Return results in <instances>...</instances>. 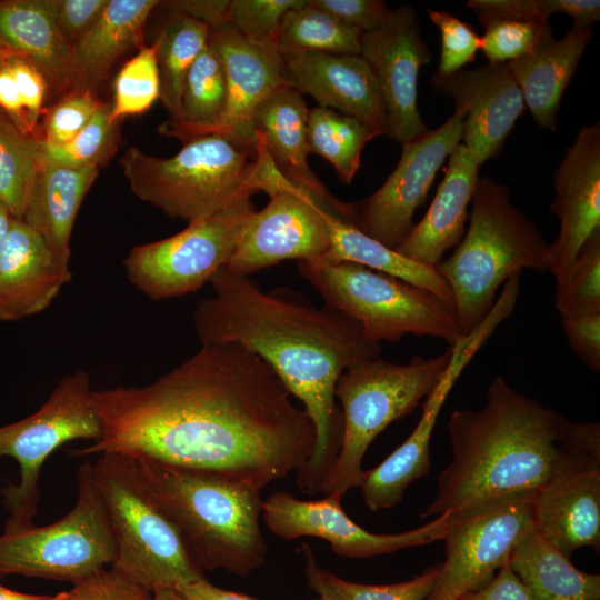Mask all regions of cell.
<instances>
[{
	"mask_svg": "<svg viewBox=\"0 0 600 600\" xmlns=\"http://www.w3.org/2000/svg\"><path fill=\"white\" fill-rule=\"evenodd\" d=\"M93 401L101 434L76 454L143 457L261 490L314 450L306 410L269 364L231 342L201 343L152 383L93 390Z\"/></svg>",
	"mask_w": 600,
	"mask_h": 600,
	"instance_id": "1",
	"label": "cell"
},
{
	"mask_svg": "<svg viewBox=\"0 0 600 600\" xmlns=\"http://www.w3.org/2000/svg\"><path fill=\"white\" fill-rule=\"evenodd\" d=\"M209 283L212 296L193 312L198 339L236 343L257 354L303 403L314 426L316 444L297 471V484L304 493H318L342 440L336 383L349 367L379 357L381 344L349 316L326 304L319 308L294 289L266 292L250 276L224 267Z\"/></svg>",
	"mask_w": 600,
	"mask_h": 600,
	"instance_id": "2",
	"label": "cell"
},
{
	"mask_svg": "<svg viewBox=\"0 0 600 600\" xmlns=\"http://www.w3.org/2000/svg\"><path fill=\"white\" fill-rule=\"evenodd\" d=\"M570 421L513 389L502 377L478 410H456L448 421L452 458L421 518L460 517L534 494L546 482Z\"/></svg>",
	"mask_w": 600,
	"mask_h": 600,
	"instance_id": "3",
	"label": "cell"
},
{
	"mask_svg": "<svg viewBox=\"0 0 600 600\" xmlns=\"http://www.w3.org/2000/svg\"><path fill=\"white\" fill-rule=\"evenodd\" d=\"M129 457L201 570L247 577L266 562L261 490L212 472Z\"/></svg>",
	"mask_w": 600,
	"mask_h": 600,
	"instance_id": "4",
	"label": "cell"
},
{
	"mask_svg": "<svg viewBox=\"0 0 600 600\" xmlns=\"http://www.w3.org/2000/svg\"><path fill=\"white\" fill-rule=\"evenodd\" d=\"M469 226L454 252L436 270L450 288L462 336L489 313L501 284L522 269L548 270V243L510 200L507 186L479 177Z\"/></svg>",
	"mask_w": 600,
	"mask_h": 600,
	"instance_id": "5",
	"label": "cell"
},
{
	"mask_svg": "<svg viewBox=\"0 0 600 600\" xmlns=\"http://www.w3.org/2000/svg\"><path fill=\"white\" fill-rule=\"evenodd\" d=\"M254 160L256 149L207 134L184 142L169 158L128 148L119 164L140 200L190 223L259 192Z\"/></svg>",
	"mask_w": 600,
	"mask_h": 600,
	"instance_id": "6",
	"label": "cell"
},
{
	"mask_svg": "<svg viewBox=\"0 0 600 600\" xmlns=\"http://www.w3.org/2000/svg\"><path fill=\"white\" fill-rule=\"evenodd\" d=\"M451 347L433 358L416 356L409 363L372 358L346 369L334 397L341 404L343 432L339 453L323 476L319 492L344 494L360 488L363 457L379 433L417 408L440 381Z\"/></svg>",
	"mask_w": 600,
	"mask_h": 600,
	"instance_id": "7",
	"label": "cell"
},
{
	"mask_svg": "<svg viewBox=\"0 0 600 600\" xmlns=\"http://www.w3.org/2000/svg\"><path fill=\"white\" fill-rule=\"evenodd\" d=\"M92 479L116 543L111 566L152 593L203 578L129 456L102 453L92 463Z\"/></svg>",
	"mask_w": 600,
	"mask_h": 600,
	"instance_id": "8",
	"label": "cell"
},
{
	"mask_svg": "<svg viewBox=\"0 0 600 600\" xmlns=\"http://www.w3.org/2000/svg\"><path fill=\"white\" fill-rule=\"evenodd\" d=\"M298 270L323 304L356 320L373 341L397 342L413 334L453 346L463 337L454 310L429 290L357 263L324 258L299 261Z\"/></svg>",
	"mask_w": 600,
	"mask_h": 600,
	"instance_id": "9",
	"label": "cell"
},
{
	"mask_svg": "<svg viewBox=\"0 0 600 600\" xmlns=\"http://www.w3.org/2000/svg\"><path fill=\"white\" fill-rule=\"evenodd\" d=\"M72 509L43 527L4 528L0 536V574H21L72 584L113 564L116 543L92 479V463L78 469Z\"/></svg>",
	"mask_w": 600,
	"mask_h": 600,
	"instance_id": "10",
	"label": "cell"
},
{
	"mask_svg": "<svg viewBox=\"0 0 600 600\" xmlns=\"http://www.w3.org/2000/svg\"><path fill=\"white\" fill-rule=\"evenodd\" d=\"M100 434L90 376L84 370L63 377L34 413L0 427V458H13L20 473L17 483L1 491L10 512L6 528L33 524L41 468L56 449L77 439L96 441Z\"/></svg>",
	"mask_w": 600,
	"mask_h": 600,
	"instance_id": "11",
	"label": "cell"
},
{
	"mask_svg": "<svg viewBox=\"0 0 600 600\" xmlns=\"http://www.w3.org/2000/svg\"><path fill=\"white\" fill-rule=\"evenodd\" d=\"M254 211L246 198L174 236L133 247L123 260L128 280L156 301L198 291L228 264Z\"/></svg>",
	"mask_w": 600,
	"mask_h": 600,
	"instance_id": "12",
	"label": "cell"
},
{
	"mask_svg": "<svg viewBox=\"0 0 600 600\" xmlns=\"http://www.w3.org/2000/svg\"><path fill=\"white\" fill-rule=\"evenodd\" d=\"M536 530L570 557L600 548V424L569 422L542 487L534 493Z\"/></svg>",
	"mask_w": 600,
	"mask_h": 600,
	"instance_id": "13",
	"label": "cell"
},
{
	"mask_svg": "<svg viewBox=\"0 0 600 600\" xmlns=\"http://www.w3.org/2000/svg\"><path fill=\"white\" fill-rule=\"evenodd\" d=\"M534 494L508 499L450 517L443 537L446 559L424 600H459L487 584L534 526Z\"/></svg>",
	"mask_w": 600,
	"mask_h": 600,
	"instance_id": "14",
	"label": "cell"
},
{
	"mask_svg": "<svg viewBox=\"0 0 600 600\" xmlns=\"http://www.w3.org/2000/svg\"><path fill=\"white\" fill-rule=\"evenodd\" d=\"M519 292L516 282H507L487 317L470 333L450 346L452 356L449 364L426 398L422 414L411 434L379 466L364 470L360 488L370 510L394 507L402 500L407 488L429 472L430 439L442 406L470 360L512 313Z\"/></svg>",
	"mask_w": 600,
	"mask_h": 600,
	"instance_id": "15",
	"label": "cell"
},
{
	"mask_svg": "<svg viewBox=\"0 0 600 600\" xmlns=\"http://www.w3.org/2000/svg\"><path fill=\"white\" fill-rule=\"evenodd\" d=\"M464 113L402 144L394 170L368 198L348 202V222L382 244L396 249L413 228V214L424 204L433 180L460 143Z\"/></svg>",
	"mask_w": 600,
	"mask_h": 600,
	"instance_id": "16",
	"label": "cell"
},
{
	"mask_svg": "<svg viewBox=\"0 0 600 600\" xmlns=\"http://www.w3.org/2000/svg\"><path fill=\"white\" fill-rule=\"evenodd\" d=\"M268 196L269 203L244 224L224 267L231 272L250 276L283 260L322 258L329 250V216L340 218L332 209L282 174Z\"/></svg>",
	"mask_w": 600,
	"mask_h": 600,
	"instance_id": "17",
	"label": "cell"
},
{
	"mask_svg": "<svg viewBox=\"0 0 600 600\" xmlns=\"http://www.w3.org/2000/svg\"><path fill=\"white\" fill-rule=\"evenodd\" d=\"M342 497L341 492L332 491L322 499L301 500L278 491L262 501L261 518L282 539L320 538L330 543L336 554L348 559H364L442 540L449 524L450 511H446L412 530L370 532L346 513Z\"/></svg>",
	"mask_w": 600,
	"mask_h": 600,
	"instance_id": "18",
	"label": "cell"
},
{
	"mask_svg": "<svg viewBox=\"0 0 600 600\" xmlns=\"http://www.w3.org/2000/svg\"><path fill=\"white\" fill-rule=\"evenodd\" d=\"M360 56L369 64L380 92L386 134L403 144L428 131L418 109V79L432 54L410 6L391 10L388 20L361 38Z\"/></svg>",
	"mask_w": 600,
	"mask_h": 600,
	"instance_id": "19",
	"label": "cell"
},
{
	"mask_svg": "<svg viewBox=\"0 0 600 600\" xmlns=\"http://www.w3.org/2000/svg\"><path fill=\"white\" fill-rule=\"evenodd\" d=\"M550 210L559 233L548 244V270L562 284L589 239L600 230V122L582 127L553 174Z\"/></svg>",
	"mask_w": 600,
	"mask_h": 600,
	"instance_id": "20",
	"label": "cell"
},
{
	"mask_svg": "<svg viewBox=\"0 0 600 600\" xmlns=\"http://www.w3.org/2000/svg\"><path fill=\"white\" fill-rule=\"evenodd\" d=\"M208 44L222 62L227 80L224 112L210 134L256 149L252 119L258 106L283 84L276 40H251L228 23L210 28Z\"/></svg>",
	"mask_w": 600,
	"mask_h": 600,
	"instance_id": "21",
	"label": "cell"
},
{
	"mask_svg": "<svg viewBox=\"0 0 600 600\" xmlns=\"http://www.w3.org/2000/svg\"><path fill=\"white\" fill-rule=\"evenodd\" d=\"M432 84L464 113L461 140L479 166L497 157L526 109L507 63L463 68L444 78L432 77Z\"/></svg>",
	"mask_w": 600,
	"mask_h": 600,
	"instance_id": "22",
	"label": "cell"
},
{
	"mask_svg": "<svg viewBox=\"0 0 600 600\" xmlns=\"http://www.w3.org/2000/svg\"><path fill=\"white\" fill-rule=\"evenodd\" d=\"M286 87L311 96L319 107L352 117L386 134L376 78L360 54L281 53Z\"/></svg>",
	"mask_w": 600,
	"mask_h": 600,
	"instance_id": "23",
	"label": "cell"
},
{
	"mask_svg": "<svg viewBox=\"0 0 600 600\" xmlns=\"http://www.w3.org/2000/svg\"><path fill=\"white\" fill-rule=\"evenodd\" d=\"M70 279L42 236L13 218L0 256V322L43 311Z\"/></svg>",
	"mask_w": 600,
	"mask_h": 600,
	"instance_id": "24",
	"label": "cell"
},
{
	"mask_svg": "<svg viewBox=\"0 0 600 600\" xmlns=\"http://www.w3.org/2000/svg\"><path fill=\"white\" fill-rule=\"evenodd\" d=\"M309 109L302 94L281 86L256 109L252 127L279 172L347 221L348 202L333 197L311 170L308 157Z\"/></svg>",
	"mask_w": 600,
	"mask_h": 600,
	"instance_id": "25",
	"label": "cell"
},
{
	"mask_svg": "<svg viewBox=\"0 0 600 600\" xmlns=\"http://www.w3.org/2000/svg\"><path fill=\"white\" fill-rule=\"evenodd\" d=\"M479 169L471 151L459 143L448 158L443 179L429 209L394 250L436 268L443 254L456 248L464 236Z\"/></svg>",
	"mask_w": 600,
	"mask_h": 600,
	"instance_id": "26",
	"label": "cell"
},
{
	"mask_svg": "<svg viewBox=\"0 0 600 600\" xmlns=\"http://www.w3.org/2000/svg\"><path fill=\"white\" fill-rule=\"evenodd\" d=\"M0 46L23 57L60 98L83 90L72 47L56 22L51 0H0Z\"/></svg>",
	"mask_w": 600,
	"mask_h": 600,
	"instance_id": "27",
	"label": "cell"
},
{
	"mask_svg": "<svg viewBox=\"0 0 600 600\" xmlns=\"http://www.w3.org/2000/svg\"><path fill=\"white\" fill-rule=\"evenodd\" d=\"M592 36L591 27L578 26L561 39L549 32L530 52L507 63L539 128L556 131L563 93Z\"/></svg>",
	"mask_w": 600,
	"mask_h": 600,
	"instance_id": "28",
	"label": "cell"
},
{
	"mask_svg": "<svg viewBox=\"0 0 600 600\" xmlns=\"http://www.w3.org/2000/svg\"><path fill=\"white\" fill-rule=\"evenodd\" d=\"M99 172L97 167L68 168L40 161L22 221L69 264L70 238L79 208Z\"/></svg>",
	"mask_w": 600,
	"mask_h": 600,
	"instance_id": "29",
	"label": "cell"
},
{
	"mask_svg": "<svg viewBox=\"0 0 600 600\" xmlns=\"http://www.w3.org/2000/svg\"><path fill=\"white\" fill-rule=\"evenodd\" d=\"M159 0H109L98 22L72 47L83 90L104 81L116 62L142 46L143 26Z\"/></svg>",
	"mask_w": 600,
	"mask_h": 600,
	"instance_id": "30",
	"label": "cell"
},
{
	"mask_svg": "<svg viewBox=\"0 0 600 600\" xmlns=\"http://www.w3.org/2000/svg\"><path fill=\"white\" fill-rule=\"evenodd\" d=\"M508 563L532 600L600 599V576L577 569L536 529L513 548Z\"/></svg>",
	"mask_w": 600,
	"mask_h": 600,
	"instance_id": "31",
	"label": "cell"
},
{
	"mask_svg": "<svg viewBox=\"0 0 600 600\" xmlns=\"http://www.w3.org/2000/svg\"><path fill=\"white\" fill-rule=\"evenodd\" d=\"M329 228L330 247L322 258L352 262L390 274L433 292L454 310L450 288L436 268L403 257L333 214L329 216Z\"/></svg>",
	"mask_w": 600,
	"mask_h": 600,
	"instance_id": "32",
	"label": "cell"
},
{
	"mask_svg": "<svg viewBox=\"0 0 600 600\" xmlns=\"http://www.w3.org/2000/svg\"><path fill=\"white\" fill-rule=\"evenodd\" d=\"M226 102L224 69L207 43L186 76L177 118L162 123L159 131L183 143L210 134L224 112Z\"/></svg>",
	"mask_w": 600,
	"mask_h": 600,
	"instance_id": "33",
	"label": "cell"
},
{
	"mask_svg": "<svg viewBox=\"0 0 600 600\" xmlns=\"http://www.w3.org/2000/svg\"><path fill=\"white\" fill-rule=\"evenodd\" d=\"M210 27L186 16H170L156 41L160 100L170 119H176L181 102L186 76L208 43Z\"/></svg>",
	"mask_w": 600,
	"mask_h": 600,
	"instance_id": "34",
	"label": "cell"
},
{
	"mask_svg": "<svg viewBox=\"0 0 600 600\" xmlns=\"http://www.w3.org/2000/svg\"><path fill=\"white\" fill-rule=\"evenodd\" d=\"M307 132L310 153L329 161L343 184L359 170L364 146L379 136L358 119L319 106L309 109Z\"/></svg>",
	"mask_w": 600,
	"mask_h": 600,
	"instance_id": "35",
	"label": "cell"
},
{
	"mask_svg": "<svg viewBox=\"0 0 600 600\" xmlns=\"http://www.w3.org/2000/svg\"><path fill=\"white\" fill-rule=\"evenodd\" d=\"M362 32L306 4L283 17L276 42L283 53L360 54Z\"/></svg>",
	"mask_w": 600,
	"mask_h": 600,
	"instance_id": "36",
	"label": "cell"
},
{
	"mask_svg": "<svg viewBox=\"0 0 600 600\" xmlns=\"http://www.w3.org/2000/svg\"><path fill=\"white\" fill-rule=\"evenodd\" d=\"M40 167V136L19 130L0 109V202L22 220Z\"/></svg>",
	"mask_w": 600,
	"mask_h": 600,
	"instance_id": "37",
	"label": "cell"
},
{
	"mask_svg": "<svg viewBox=\"0 0 600 600\" xmlns=\"http://www.w3.org/2000/svg\"><path fill=\"white\" fill-rule=\"evenodd\" d=\"M102 103L91 121L72 140L52 146L40 140V161L68 168L101 167L114 156L120 142V121Z\"/></svg>",
	"mask_w": 600,
	"mask_h": 600,
	"instance_id": "38",
	"label": "cell"
},
{
	"mask_svg": "<svg viewBox=\"0 0 600 600\" xmlns=\"http://www.w3.org/2000/svg\"><path fill=\"white\" fill-rule=\"evenodd\" d=\"M467 7L481 24L502 18L549 23L556 13L571 17L578 27H591L600 20L599 0H469Z\"/></svg>",
	"mask_w": 600,
	"mask_h": 600,
	"instance_id": "39",
	"label": "cell"
},
{
	"mask_svg": "<svg viewBox=\"0 0 600 600\" xmlns=\"http://www.w3.org/2000/svg\"><path fill=\"white\" fill-rule=\"evenodd\" d=\"M160 99V78L154 46L142 47L124 63L113 86L110 117L121 121L148 111Z\"/></svg>",
	"mask_w": 600,
	"mask_h": 600,
	"instance_id": "40",
	"label": "cell"
},
{
	"mask_svg": "<svg viewBox=\"0 0 600 600\" xmlns=\"http://www.w3.org/2000/svg\"><path fill=\"white\" fill-rule=\"evenodd\" d=\"M560 318L600 310V230L582 246L568 279L557 286Z\"/></svg>",
	"mask_w": 600,
	"mask_h": 600,
	"instance_id": "41",
	"label": "cell"
},
{
	"mask_svg": "<svg viewBox=\"0 0 600 600\" xmlns=\"http://www.w3.org/2000/svg\"><path fill=\"white\" fill-rule=\"evenodd\" d=\"M480 51L488 63H508L530 52L540 40L552 32L550 23L521 19H494L482 24Z\"/></svg>",
	"mask_w": 600,
	"mask_h": 600,
	"instance_id": "42",
	"label": "cell"
},
{
	"mask_svg": "<svg viewBox=\"0 0 600 600\" xmlns=\"http://www.w3.org/2000/svg\"><path fill=\"white\" fill-rule=\"evenodd\" d=\"M427 12L441 38L439 66L432 77L451 76L473 62L481 48V36L473 26L448 11L428 9Z\"/></svg>",
	"mask_w": 600,
	"mask_h": 600,
	"instance_id": "43",
	"label": "cell"
},
{
	"mask_svg": "<svg viewBox=\"0 0 600 600\" xmlns=\"http://www.w3.org/2000/svg\"><path fill=\"white\" fill-rule=\"evenodd\" d=\"M307 0H230L228 24L254 41L276 40L286 13Z\"/></svg>",
	"mask_w": 600,
	"mask_h": 600,
	"instance_id": "44",
	"label": "cell"
},
{
	"mask_svg": "<svg viewBox=\"0 0 600 600\" xmlns=\"http://www.w3.org/2000/svg\"><path fill=\"white\" fill-rule=\"evenodd\" d=\"M90 90H77L59 98L47 113L40 140L60 146L72 140L102 106Z\"/></svg>",
	"mask_w": 600,
	"mask_h": 600,
	"instance_id": "45",
	"label": "cell"
},
{
	"mask_svg": "<svg viewBox=\"0 0 600 600\" xmlns=\"http://www.w3.org/2000/svg\"><path fill=\"white\" fill-rule=\"evenodd\" d=\"M440 563L412 579L384 586L348 581L326 570V577L342 600H424L431 592Z\"/></svg>",
	"mask_w": 600,
	"mask_h": 600,
	"instance_id": "46",
	"label": "cell"
},
{
	"mask_svg": "<svg viewBox=\"0 0 600 600\" xmlns=\"http://www.w3.org/2000/svg\"><path fill=\"white\" fill-rule=\"evenodd\" d=\"M73 600H153V593L109 566L73 583Z\"/></svg>",
	"mask_w": 600,
	"mask_h": 600,
	"instance_id": "47",
	"label": "cell"
},
{
	"mask_svg": "<svg viewBox=\"0 0 600 600\" xmlns=\"http://www.w3.org/2000/svg\"><path fill=\"white\" fill-rule=\"evenodd\" d=\"M309 3L343 24L369 32L382 26L391 10L382 0H308Z\"/></svg>",
	"mask_w": 600,
	"mask_h": 600,
	"instance_id": "48",
	"label": "cell"
},
{
	"mask_svg": "<svg viewBox=\"0 0 600 600\" xmlns=\"http://www.w3.org/2000/svg\"><path fill=\"white\" fill-rule=\"evenodd\" d=\"M109 0H51L60 32L73 47L100 19Z\"/></svg>",
	"mask_w": 600,
	"mask_h": 600,
	"instance_id": "49",
	"label": "cell"
},
{
	"mask_svg": "<svg viewBox=\"0 0 600 600\" xmlns=\"http://www.w3.org/2000/svg\"><path fill=\"white\" fill-rule=\"evenodd\" d=\"M562 328L576 356L592 371L600 370V310L562 317Z\"/></svg>",
	"mask_w": 600,
	"mask_h": 600,
	"instance_id": "50",
	"label": "cell"
},
{
	"mask_svg": "<svg viewBox=\"0 0 600 600\" xmlns=\"http://www.w3.org/2000/svg\"><path fill=\"white\" fill-rule=\"evenodd\" d=\"M32 130L36 129L47 94V82L37 68L21 56L8 60Z\"/></svg>",
	"mask_w": 600,
	"mask_h": 600,
	"instance_id": "51",
	"label": "cell"
},
{
	"mask_svg": "<svg viewBox=\"0 0 600 600\" xmlns=\"http://www.w3.org/2000/svg\"><path fill=\"white\" fill-rule=\"evenodd\" d=\"M459 600H532V598L507 562L487 584L463 594Z\"/></svg>",
	"mask_w": 600,
	"mask_h": 600,
	"instance_id": "52",
	"label": "cell"
},
{
	"mask_svg": "<svg viewBox=\"0 0 600 600\" xmlns=\"http://www.w3.org/2000/svg\"><path fill=\"white\" fill-rule=\"evenodd\" d=\"M230 0H173L160 1L171 16H186L217 28L228 23Z\"/></svg>",
	"mask_w": 600,
	"mask_h": 600,
	"instance_id": "53",
	"label": "cell"
},
{
	"mask_svg": "<svg viewBox=\"0 0 600 600\" xmlns=\"http://www.w3.org/2000/svg\"><path fill=\"white\" fill-rule=\"evenodd\" d=\"M0 109L24 133H34L29 124L20 92L8 60L0 67Z\"/></svg>",
	"mask_w": 600,
	"mask_h": 600,
	"instance_id": "54",
	"label": "cell"
},
{
	"mask_svg": "<svg viewBox=\"0 0 600 600\" xmlns=\"http://www.w3.org/2000/svg\"><path fill=\"white\" fill-rule=\"evenodd\" d=\"M184 600H258L250 596L226 590L210 583L204 577L176 588ZM314 600H321L320 598Z\"/></svg>",
	"mask_w": 600,
	"mask_h": 600,
	"instance_id": "55",
	"label": "cell"
},
{
	"mask_svg": "<svg viewBox=\"0 0 600 600\" xmlns=\"http://www.w3.org/2000/svg\"><path fill=\"white\" fill-rule=\"evenodd\" d=\"M304 559V574L307 578L308 586L319 594L321 600H342L337 593L334 588L328 581L326 577V569H322L318 566L314 556L311 551V548L308 544H302L301 548Z\"/></svg>",
	"mask_w": 600,
	"mask_h": 600,
	"instance_id": "56",
	"label": "cell"
},
{
	"mask_svg": "<svg viewBox=\"0 0 600 600\" xmlns=\"http://www.w3.org/2000/svg\"><path fill=\"white\" fill-rule=\"evenodd\" d=\"M0 600H72L70 590L62 591L53 596L29 594L7 589L0 586Z\"/></svg>",
	"mask_w": 600,
	"mask_h": 600,
	"instance_id": "57",
	"label": "cell"
},
{
	"mask_svg": "<svg viewBox=\"0 0 600 600\" xmlns=\"http://www.w3.org/2000/svg\"><path fill=\"white\" fill-rule=\"evenodd\" d=\"M12 219L8 209L0 202V256L3 251Z\"/></svg>",
	"mask_w": 600,
	"mask_h": 600,
	"instance_id": "58",
	"label": "cell"
},
{
	"mask_svg": "<svg viewBox=\"0 0 600 600\" xmlns=\"http://www.w3.org/2000/svg\"><path fill=\"white\" fill-rule=\"evenodd\" d=\"M153 600H184L176 589H162L153 593Z\"/></svg>",
	"mask_w": 600,
	"mask_h": 600,
	"instance_id": "59",
	"label": "cell"
},
{
	"mask_svg": "<svg viewBox=\"0 0 600 600\" xmlns=\"http://www.w3.org/2000/svg\"><path fill=\"white\" fill-rule=\"evenodd\" d=\"M14 56H19L8 49H6L4 47L0 46V67L7 61L9 60L10 58L14 57Z\"/></svg>",
	"mask_w": 600,
	"mask_h": 600,
	"instance_id": "60",
	"label": "cell"
},
{
	"mask_svg": "<svg viewBox=\"0 0 600 600\" xmlns=\"http://www.w3.org/2000/svg\"><path fill=\"white\" fill-rule=\"evenodd\" d=\"M72 596V594H71ZM73 600V599H72Z\"/></svg>",
	"mask_w": 600,
	"mask_h": 600,
	"instance_id": "61",
	"label": "cell"
}]
</instances>
